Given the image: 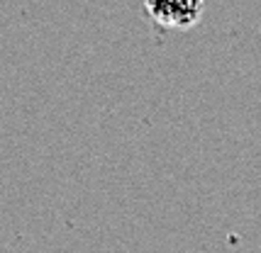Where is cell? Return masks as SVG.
<instances>
[{"label":"cell","mask_w":261,"mask_h":253,"mask_svg":"<svg viewBox=\"0 0 261 253\" xmlns=\"http://www.w3.org/2000/svg\"><path fill=\"white\" fill-rule=\"evenodd\" d=\"M144 8L154 22L183 29L200 20L205 0H144Z\"/></svg>","instance_id":"6da1fadb"}]
</instances>
